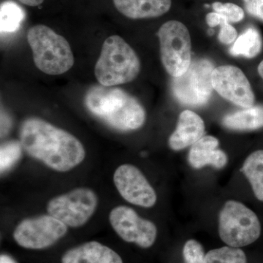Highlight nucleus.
<instances>
[{
	"label": "nucleus",
	"mask_w": 263,
	"mask_h": 263,
	"mask_svg": "<svg viewBox=\"0 0 263 263\" xmlns=\"http://www.w3.org/2000/svg\"><path fill=\"white\" fill-rule=\"evenodd\" d=\"M20 142L30 157L59 172L73 169L86 157L84 147L78 138L38 118L24 121Z\"/></svg>",
	"instance_id": "nucleus-1"
},
{
	"label": "nucleus",
	"mask_w": 263,
	"mask_h": 263,
	"mask_svg": "<svg viewBox=\"0 0 263 263\" xmlns=\"http://www.w3.org/2000/svg\"><path fill=\"white\" fill-rule=\"evenodd\" d=\"M84 103L90 113L118 130H136L146 121L139 101L119 88L92 86L85 95Z\"/></svg>",
	"instance_id": "nucleus-2"
},
{
	"label": "nucleus",
	"mask_w": 263,
	"mask_h": 263,
	"mask_svg": "<svg viewBox=\"0 0 263 263\" xmlns=\"http://www.w3.org/2000/svg\"><path fill=\"white\" fill-rule=\"evenodd\" d=\"M140 70L138 55L122 37L112 35L105 40L95 68L100 84L110 87L127 84L136 79Z\"/></svg>",
	"instance_id": "nucleus-3"
},
{
	"label": "nucleus",
	"mask_w": 263,
	"mask_h": 263,
	"mask_svg": "<svg viewBox=\"0 0 263 263\" xmlns=\"http://www.w3.org/2000/svg\"><path fill=\"white\" fill-rule=\"evenodd\" d=\"M27 41L36 67L45 73L61 75L73 66L70 44L49 27L45 25L32 27L27 33Z\"/></svg>",
	"instance_id": "nucleus-4"
},
{
	"label": "nucleus",
	"mask_w": 263,
	"mask_h": 263,
	"mask_svg": "<svg viewBox=\"0 0 263 263\" xmlns=\"http://www.w3.org/2000/svg\"><path fill=\"white\" fill-rule=\"evenodd\" d=\"M219 234L221 240L229 247H246L260 236V221L255 213L245 204L229 200L219 214Z\"/></svg>",
	"instance_id": "nucleus-5"
},
{
	"label": "nucleus",
	"mask_w": 263,
	"mask_h": 263,
	"mask_svg": "<svg viewBox=\"0 0 263 263\" xmlns=\"http://www.w3.org/2000/svg\"><path fill=\"white\" fill-rule=\"evenodd\" d=\"M157 36L164 69L174 78L182 76L192 63L191 37L187 27L178 21H169L162 25Z\"/></svg>",
	"instance_id": "nucleus-6"
},
{
	"label": "nucleus",
	"mask_w": 263,
	"mask_h": 263,
	"mask_svg": "<svg viewBox=\"0 0 263 263\" xmlns=\"http://www.w3.org/2000/svg\"><path fill=\"white\" fill-rule=\"evenodd\" d=\"M214 70V65L206 59L194 60L184 74L173 79L175 98L189 106L206 104L214 89L212 80Z\"/></svg>",
	"instance_id": "nucleus-7"
},
{
	"label": "nucleus",
	"mask_w": 263,
	"mask_h": 263,
	"mask_svg": "<svg viewBox=\"0 0 263 263\" xmlns=\"http://www.w3.org/2000/svg\"><path fill=\"white\" fill-rule=\"evenodd\" d=\"M98 198L89 188L75 189L53 197L47 205L48 214L70 228H80L87 222L98 207Z\"/></svg>",
	"instance_id": "nucleus-8"
},
{
	"label": "nucleus",
	"mask_w": 263,
	"mask_h": 263,
	"mask_svg": "<svg viewBox=\"0 0 263 263\" xmlns=\"http://www.w3.org/2000/svg\"><path fill=\"white\" fill-rule=\"evenodd\" d=\"M67 226L51 215L28 218L21 221L13 232V238L20 247L43 249L51 247L67 233Z\"/></svg>",
	"instance_id": "nucleus-9"
},
{
	"label": "nucleus",
	"mask_w": 263,
	"mask_h": 263,
	"mask_svg": "<svg viewBox=\"0 0 263 263\" xmlns=\"http://www.w3.org/2000/svg\"><path fill=\"white\" fill-rule=\"evenodd\" d=\"M110 224L117 235L127 243L143 249L155 243L157 228L152 221L143 219L134 209L125 205L114 208L109 214Z\"/></svg>",
	"instance_id": "nucleus-10"
},
{
	"label": "nucleus",
	"mask_w": 263,
	"mask_h": 263,
	"mask_svg": "<svg viewBox=\"0 0 263 263\" xmlns=\"http://www.w3.org/2000/svg\"><path fill=\"white\" fill-rule=\"evenodd\" d=\"M212 80L213 88L221 98L242 108L254 106L253 90L240 69L232 65L219 66L213 71Z\"/></svg>",
	"instance_id": "nucleus-11"
},
{
	"label": "nucleus",
	"mask_w": 263,
	"mask_h": 263,
	"mask_svg": "<svg viewBox=\"0 0 263 263\" xmlns=\"http://www.w3.org/2000/svg\"><path fill=\"white\" fill-rule=\"evenodd\" d=\"M114 182L121 196L129 203L151 208L157 202L155 190L136 166L129 164L119 166L114 173Z\"/></svg>",
	"instance_id": "nucleus-12"
},
{
	"label": "nucleus",
	"mask_w": 263,
	"mask_h": 263,
	"mask_svg": "<svg viewBox=\"0 0 263 263\" xmlns=\"http://www.w3.org/2000/svg\"><path fill=\"white\" fill-rule=\"evenodd\" d=\"M205 129L200 116L192 110H184L180 114L176 130L169 138V146L171 149L180 151L193 146L203 137Z\"/></svg>",
	"instance_id": "nucleus-13"
},
{
	"label": "nucleus",
	"mask_w": 263,
	"mask_h": 263,
	"mask_svg": "<svg viewBox=\"0 0 263 263\" xmlns=\"http://www.w3.org/2000/svg\"><path fill=\"white\" fill-rule=\"evenodd\" d=\"M219 141L215 137L203 136L191 147L188 155L189 163L195 169L211 165L216 169L226 167L228 156L219 149Z\"/></svg>",
	"instance_id": "nucleus-14"
},
{
	"label": "nucleus",
	"mask_w": 263,
	"mask_h": 263,
	"mask_svg": "<svg viewBox=\"0 0 263 263\" xmlns=\"http://www.w3.org/2000/svg\"><path fill=\"white\" fill-rule=\"evenodd\" d=\"M62 263H123L122 257L107 246L89 241L69 249Z\"/></svg>",
	"instance_id": "nucleus-15"
},
{
	"label": "nucleus",
	"mask_w": 263,
	"mask_h": 263,
	"mask_svg": "<svg viewBox=\"0 0 263 263\" xmlns=\"http://www.w3.org/2000/svg\"><path fill=\"white\" fill-rule=\"evenodd\" d=\"M122 14L132 19L157 18L171 9V0H114Z\"/></svg>",
	"instance_id": "nucleus-16"
},
{
	"label": "nucleus",
	"mask_w": 263,
	"mask_h": 263,
	"mask_svg": "<svg viewBox=\"0 0 263 263\" xmlns=\"http://www.w3.org/2000/svg\"><path fill=\"white\" fill-rule=\"evenodd\" d=\"M223 125L232 130L252 131L263 127V105H256L227 115Z\"/></svg>",
	"instance_id": "nucleus-17"
},
{
	"label": "nucleus",
	"mask_w": 263,
	"mask_h": 263,
	"mask_svg": "<svg viewBox=\"0 0 263 263\" xmlns=\"http://www.w3.org/2000/svg\"><path fill=\"white\" fill-rule=\"evenodd\" d=\"M242 171L249 180L255 197L263 202V150L251 154L245 160Z\"/></svg>",
	"instance_id": "nucleus-18"
},
{
	"label": "nucleus",
	"mask_w": 263,
	"mask_h": 263,
	"mask_svg": "<svg viewBox=\"0 0 263 263\" xmlns=\"http://www.w3.org/2000/svg\"><path fill=\"white\" fill-rule=\"evenodd\" d=\"M262 41L260 34L254 27H249L235 41L230 48L233 56H243L252 59L257 57L262 50Z\"/></svg>",
	"instance_id": "nucleus-19"
},
{
	"label": "nucleus",
	"mask_w": 263,
	"mask_h": 263,
	"mask_svg": "<svg viewBox=\"0 0 263 263\" xmlns=\"http://www.w3.org/2000/svg\"><path fill=\"white\" fill-rule=\"evenodd\" d=\"M25 18L22 7L13 1H5L0 7V29L2 33L18 30Z\"/></svg>",
	"instance_id": "nucleus-20"
},
{
	"label": "nucleus",
	"mask_w": 263,
	"mask_h": 263,
	"mask_svg": "<svg viewBox=\"0 0 263 263\" xmlns=\"http://www.w3.org/2000/svg\"><path fill=\"white\" fill-rule=\"evenodd\" d=\"M204 263H247V259L243 250L228 246L209 251Z\"/></svg>",
	"instance_id": "nucleus-21"
},
{
	"label": "nucleus",
	"mask_w": 263,
	"mask_h": 263,
	"mask_svg": "<svg viewBox=\"0 0 263 263\" xmlns=\"http://www.w3.org/2000/svg\"><path fill=\"white\" fill-rule=\"evenodd\" d=\"M21 142L10 141L2 145L0 150V168L1 172L10 168L21 158L22 154Z\"/></svg>",
	"instance_id": "nucleus-22"
},
{
	"label": "nucleus",
	"mask_w": 263,
	"mask_h": 263,
	"mask_svg": "<svg viewBox=\"0 0 263 263\" xmlns=\"http://www.w3.org/2000/svg\"><path fill=\"white\" fill-rule=\"evenodd\" d=\"M213 9L224 16L229 23H238L245 18V11L238 5L233 3H213Z\"/></svg>",
	"instance_id": "nucleus-23"
},
{
	"label": "nucleus",
	"mask_w": 263,
	"mask_h": 263,
	"mask_svg": "<svg viewBox=\"0 0 263 263\" xmlns=\"http://www.w3.org/2000/svg\"><path fill=\"white\" fill-rule=\"evenodd\" d=\"M205 254L203 247L197 240H189L183 248V257L185 263H204Z\"/></svg>",
	"instance_id": "nucleus-24"
},
{
	"label": "nucleus",
	"mask_w": 263,
	"mask_h": 263,
	"mask_svg": "<svg viewBox=\"0 0 263 263\" xmlns=\"http://www.w3.org/2000/svg\"><path fill=\"white\" fill-rule=\"evenodd\" d=\"M216 25L221 26L219 36H218L221 43L228 45L235 41L238 35L236 29L228 22L224 16L219 14Z\"/></svg>",
	"instance_id": "nucleus-25"
},
{
	"label": "nucleus",
	"mask_w": 263,
	"mask_h": 263,
	"mask_svg": "<svg viewBox=\"0 0 263 263\" xmlns=\"http://www.w3.org/2000/svg\"><path fill=\"white\" fill-rule=\"evenodd\" d=\"M249 14L263 22V0H243Z\"/></svg>",
	"instance_id": "nucleus-26"
},
{
	"label": "nucleus",
	"mask_w": 263,
	"mask_h": 263,
	"mask_svg": "<svg viewBox=\"0 0 263 263\" xmlns=\"http://www.w3.org/2000/svg\"><path fill=\"white\" fill-rule=\"evenodd\" d=\"M22 4L28 5V6L35 7L42 4L44 0H19Z\"/></svg>",
	"instance_id": "nucleus-27"
},
{
	"label": "nucleus",
	"mask_w": 263,
	"mask_h": 263,
	"mask_svg": "<svg viewBox=\"0 0 263 263\" xmlns=\"http://www.w3.org/2000/svg\"><path fill=\"white\" fill-rule=\"evenodd\" d=\"M0 263H16L15 261L6 254H2L0 257Z\"/></svg>",
	"instance_id": "nucleus-28"
},
{
	"label": "nucleus",
	"mask_w": 263,
	"mask_h": 263,
	"mask_svg": "<svg viewBox=\"0 0 263 263\" xmlns=\"http://www.w3.org/2000/svg\"><path fill=\"white\" fill-rule=\"evenodd\" d=\"M258 72L260 77L263 79V60L258 66Z\"/></svg>",
	"instance_id": "nucleus-29"
},
{
	"label": "nucleus",
	"mask_w": 263,
	"mask_h": 263,
	"mask_svg": "<svg viewBox=\"0 0 263 263\" xmlns=\"http://www.w3.org/2000/svg\"><path fill=\"white\" fill-rule=\"evenodd\" d=\"M209 34H210L211 35H212V34H213V32H213L212 29H210V30H209Z\"/></svg>",
	"instance_id": "nucleus-30"
}]
</instances>
